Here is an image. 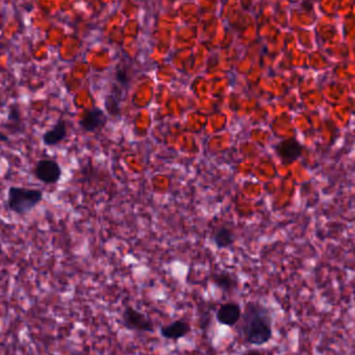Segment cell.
<instances>
[{
	"label": "cell",
	"mask_w": 355,
	"mask_h": 355,
	"mask_svg": "<svg viewBox=\"0 0 355 355\" xmlns=\"http://www.w3.org/2000/svg\"><path fill=\"white\" fill-rule=\"evenodd\" d=\"M240 334L246 344L262 346L273 338V318L270 310L258 302H249L241 319Z\"/></svg>",
	"instance_id": "cell-1"
},
{
	"label": "cell",
	"mask_w": 355,
	"mask_h": 355,
	"mask_svg": "<svg viewBox=\"0 0 355 355\" xmlns=\"http://www.w3.org/2000/svg\"><path fill=\"white\" fill-rule=\"evenodd\" d=\"M42 199L43 193L37 188L11 186L8 191V208L17 215L29 214Z\"/></svg>",
	"instance_id": "cell-2"
},
{
	"label": "cell",
	"mask_w": 355,
	"mask_h": 355,
	"mask_svg": "<svg viewBox=\"0 0 355 355\" xmlns=\"http://www.w3.org/2000/svg\"><path fill=\"white\" fill-rule=\"evenodd\" d=\"M122 322L128 330L138 332H154L151 319L132 306H127L122 313Z\"/></svg>",
	"instance_id": "cell-3"
},
{
	"label": "cell",
	"mask_w": 355,
	"mask_h": 355,
	"mask_svg": "<svg viewBox=\"0 0 355 355\" xmlns=\"http://www.w3.org/2000/svg\"><path fill=\"white\" fill-rule=\"evenodd\" d=\"M62 173L61 166L53 160H40L34 170L35 178L46 184H57L61 180Z\"/></svg>",
	"instance_id": "cell-4"
},
{
	"label": "cell",
	"mask_w": 355,
	"mask_h": 355,
	"mask_svg": "<svg viewBox=\"0 0 355 355\" xmlns=\"http://www.w3.org/2000/svg\"><path fill=\"white\" fill-rule=\"evenodd\" d=\"M242 315L243 312L240 304L230 302L220 306L216 313V319L219 324L232 327L240 322Z\"/></svg>",
	"instance_id": "cell-5"
},
{
	"label": "cell",
	"mask_w": 355,
	"mask_h": 355,
	"mask_svg": "<svg viewBox=\"0 0 355 355\" xmlns=\"http://www.w3.org/2000/svg\"><path fill=\"white\" fill-rule=\"evenodd\" d=\"M108 122V116L102 111L101 108L94 106L84 114L80 118L79 125L85 132H94L100 128L104 127Z\"/></svg>",
	"instance_id": "cell-6"
},
{
	"label": "cell",
	"mask_w": 355,
	"mask_h": 355,
	"mask_svg": "<svg viewBox=\"0 0 355 355\" xmlns=\"http://www.w3.org/2000/svg\"><path fill=\"white\" fill-rule=\"evenodd\" d=\"M276 154L284 164H291L302 156L304 146L295 139L284 140L276 146Z\"/></svg>",
	"instance_id": "cell-7"
},
{
	"label": "cell",
	"mask_w": 355,
	"mask_h": 355,
	"mask_svg": "<svg viewBox=\"0 0 355 355\" xmlns=\"http://www.w3.org/2000/svg\"><path fill=\"white\" fill-rule=\"evenodd\" d=\"M160 336L168 341H178L191 332V325L184 319H178L174 322L160 327Z\"/></svg>",
	"instance_id": "cell-8"
},
{
	"label": "cell",
	"mask_w": 355,
	"mask_h": 355,
	"mask_svg": "<svg viewBox=\"0 0 355 355\" xmlns=\"http://www.w3.org/2000/svg\"><path fill=\"white\" fill-rule=\"evenodd\" d=\"M66 136H67V125H66L65 120L61 118V119L57 120L51 128L44 132L42 141H43L44 145L52 147V146H57L58 144L61 143L63 140L66 139Z\"/></svg>",
	"instance_id": "cell-9"
},
{
	"label": "cell",
	"mask_w": 355,
	"mask_h": 355,
	"mask_svg": "<svg viewBox=\"0 0 355 355\" xmlns=\"http://www.w3.org/2000/svg\"><path fill=\"white\" fill-rule=\"evenodd\" d=\"M212 282L217 288L223 291L224 293H232L238 288V280L226 271L214 274Z\"/></svg>",
	"instance_id": "cell-10"
},
{
	"label": "cell",
	"mask_w": 355,
	"mask_h": 355,
	"mask_svg": "<svg viewBox=\"0 0 355 355\" xmlns=\"http://www.w3.org/2000/svg\"><path fill=\"white\" fill-rule=\"evenodd\" d=\"M212 242L215 246L218 249H226L232 246L234 243V234L232 230L226 228V226H221V228H217L212 234Z\"/></svg>",
	"instance_id": "cell-11"
},
{
	"label": "cell",
	"mask_w": 355,
	"mask_h": 355,
	"mask_svg": "<svg viewBox=\"0 0 355 355\" xmlns=\"http://www.w3.org/2000/svg\"><path fill=\"white\" fill-rule=\"evenodd\" d=\"M8 123H9L10 127H15V130H18V126H21V115H20V110L17 104H14L10 108Z\"/></svg>",
	"instance_id": "cell-12"
},
{
	"label": "cell",
	"mask_w": 355,
	"mask_h": 355,
	"mask_svg": "<svg viewBox=\"0 0 355 355\" xmlns=\"http://www.w3.org/2000/svg\"><path fill=\"white\" fill-rule=\"evenodd\" d=\"M104 106L106 111L112 116H118L120 114L119 100L114 95H108L104 100Z\"/></svg>",
	"instance_id": "cell-13"
},
{
	"label": "cell",
	"mask_w": 355,
	"mask_h": 355,
	"mask_svg": "<svg viewBox=\"0 0 355 355\" xmlns=\"http://www.w3.org/2000/svg\"><path fill=\"white\" fill-rule=\"evenodd\" d=\"M116 78H117L118 83L121 85L126 86L130 84V76H128L127 72L123 68H119L116 73Z\"/></svg>",
	"instance_id": "cell-14"
},
{
	"label": "cell",
	"mask_w": 355,
	"mask_h": 355,
	"mask_svg": "<svg viewBox=\"0 0 355 355\" xmlns=\"http://www.w3.org/2000/svg\"><path fill=\"white\" fill-rule=\"evenodd\" d=\"M241 355H265L262 351L258 350V349H249V350L245 351Z\"/></svg>",
	"instance_id": "cell-15"
},
{
	"label": "cell",
	"mask_w": 355,
	"mask_h": 355,
	"mask_svg": "<svg viewBox=\"0 0 355 355\" xmlns=\"http://www.w3.org/2000/svg\"><path fill=\"white\" fill-rule=\"evenodd\" d=\"M48 355H57V354H53V353H49V354Z\"/></svg>",
	"instance_id": "cell-16"
}]
</instances>
